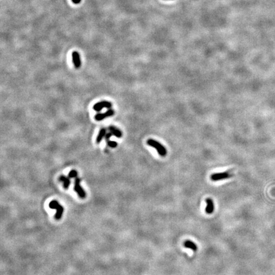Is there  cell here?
Segmentation results:
<instances>
[{
    "mask_svg": "<svg viewBox=\"0 0 275 275\" xmlns=\"http://www.w3.org/2000/svg\"><path fill=\"white\" fill-rule=\"evenodd\" d=\"M146 143H147L148 145L154 148L160 156L165 157L166 155L167 151L166 148L158 141L153 140V139H149V140H148L147 141H146Z\"/></svg>",
    "mask_w": 275,
    "mask_h": 275,
    "instance_id": "6da1fadb",
    "label": "cell"
},
{
    "mask_svg": "<svg viewBox=\"0 0 275 275\" xmlns=\"http://www.w3.org/2000/svg\"><path fill=\"white\" fill-rule=\"evenodd\" d=\"M49 207L51 209L56 210V213L55 215V219L56 220H60L61 219L64 212V208L59 204L58 201L53 200V201L50 202Z\"/></svg>",
    "mask_w": 275,
    "mask_h": 275,
    "instance_id": "7a4b0ae2",
    "label": "cell"
},
{
    "mask_svg": "<svg viewBox=\"0 0 275 275\" xmlns=\"http://www.w3.org/2000/svg\"><path fill=\"white\" fill-rule=\"evenodd\" d=\"M80 178L76 177L75 180V186H74V191H75L78 196H79L80 198L84 199L86 197V194H85V191L82 187L80 186Z\"/></svg>",
    "mask_w": 275,
    "mask_h": 275,
    "instance_id": "3957f363",
    "label": "cell"
},
{
    "mask_svg": "<svg viewBox=\"0 0 275 275\" xmlns=\"http://www.w3.org/2000/svg\"><path fill=\"white\" fill-rule=\"evenodd\" d=\"M231 177H233V174H232L229 171H226V172L217 173L212 174V175L211 176V180L212 181H219L227 179V178H229Z\"/></svg>",
    "mask_w": 275,
    "mask_h": 275,
    "instance_id": "277c9868",
    "label": "cell"
},
{
    "mask_svg": "<svg viewBox=\"0 0 275 275\" xmlns=\"http://www.w3.org/2000/svg\"><path fill=\"white\" fill-rule=\"evenodd\" d=\"M112 106V103L108 101H101L96 103L93 106V109L96 112H100L103 108H110Z\"/></svg>",
    "mask_w": 275,
    "mask_h": 275,
    "instance_id": "5b68a950",
    "label": "cell"
},
{
    "mask_svg": "<svg viewBox=\"0 0 275 275\" xmlns=\"http://www.w3.org/2000/svg\"><path fill=\"white\" fill-rule=\"evenodd\" d=\"M114 114H115V111H114L113 110L110 109V110H107V111L105 112V113H97L94 116V119L96 121H101L106 119V118L113 116Z\"/></svg>",
    "mask_w": 275,
    "mask_h": 275,
    "instance_id": "8992f818",
    "label": "cell"
},
{
    "mask_svg": "<svg viewBox=\"0 0 275 275\" xmlns=\"http://www.w3.org/2000/svg\"><path fill=\"white\" fill-rule=\"evenodd\" d=\"M72 60L75 68L76 69L80 68L81 66V59L79 53L77 51H74L72 53Z\"/></svg>",
    "mask_w": 275,
    "mask_h": 275,
    "instance_id": "52a82bcc",
    "label": "cell"
},
{
    "mask_svg": "<svg viewBox=\"0 0 275 275\" xmlns=\"http://www.w3.org/2000/svg\"><path fill=\"white\" fill-rule=\"evenodd\" d=\"M108 129L110 130V132L111 133L113 136H115L118 138H120L122 136V133L119 129H118L117 127L111 126L108 127Z\"/></svg>",
    "mask_w": 275,
    "mask_h": 275,
    "instance_id": "ba28073f",
    "label": "cell"
},
{
    "mask_svg": "<svg viewBox=\"0 0 275 275\" xmlns=\"http://www.w3.org/2000/svg\"><path fill=\"white\" fill-rule=\"evenodd\" d=\"M206 212L208 214H211L214 211V203L213 201L210 198H208L206 199Z\"/></svg>",
    "mask_w": 275,
    "mask_h": 275,
    "instance_id": "9c48e42d",
    "label": "cell"
},
{
    "mask_svg": "<svg viewBox=\"0 0 275 275\" xmlns=\"http://www.w3.org/2000/svg\"><path fill=\"white\" fill-rule=\"evenodd\" d=\"M106 134V129H105V128H102V129H100L97 137H96V143H98V144L100 143L103 139L105 138Z\"/></svg>",
    "mask_w": 275,
    "mask_h": 275,
    "instance_id": "30bf717a",
    "label": "cell"
},
{
    "mask_svg": "<svg viewBox=\"0 0 275 275\" xmlns=\"http://www.w3.org/2000/svg\"><path fill=\"white\" fill-rule=\"evenodd\" d=\"M70 178L69 177H66L65 176H64V175H62V176H60L59 178V180L60 181H62L63 182V187L64 188H65V189H68L69 187V186L70 185V184H71V182H70Z\"/></svg>",
    "mask_w": 275,
    "mask_h": 275,
    "instance_id": "8fae6325",
    "label": "cell"
},
{
    "mask_svg": "<svg viewBox=\"0 0 275 275\" xmlns=\"http://www.w3.org/2000/svg\"><path fill=\"white\" fill-rule=\"evenodd\" d=\"M184 245V246L185 248H190V249L194 251V252H196V250H197V249H198L197 245H196L195 243L192 242L191 241H189V240L185 241Z\"/></svg>",
    "mask_w": 275,
    "mask_h": 275,
    "instance_id": "7c38bea8",
    "label": "cell"
},
{
    "mask_svg": "<svg viewBox=\"0 0 275 275\" xmlns=\"http://www.w3.org/2000/svg\"><path fill=\"white\" fill-rule=\"evenodd\" d=\"M106 144L107 145H108L109 147L110 148H116L117 146H118V143L115 141H110V140H108V141H106Z\"/></svg>",
    "mask_w": 275,
    "mask_h": 275,
    "instance_id": "4fadbf2b",
    "label": "cell"
},
{
    "mask_svg": "<svg viewBox=\"0 0 275 275\" xmlns=\"http://www.w3.org/2000/svg\"><path fill=\"white\" fill-rule=\"evenodd\" d=\"M78 176V172L75 170H71L70 171V173L68 174V177L70 178H76Z\"/></svg>",
    "mask_w": 275,
    "mask_h": 275,
    "instance_id": "5bb4252c",
    "label": "cell"
},
{
    "mask_svg": "<svg viewBox=\"0 0 275 275\" xmlns=\"http://www.w3.org/2000/svg\"><path fill=\"white\" fill-rule=\"evenodd\" d=\"M112 135H113V134H112L111 133H110H110H106V136H105V140H106V141L110 140V138H111V136H112Z\"/></svg>",
    "mask_w": 275,
    "mask_h": 275,
    "instance_id": "9a60e30c",
    "label": "cell"
},
{
    "mask_svg": "<svg viewBox=\"0 0 275 275\" xmlns=\"http://www.w3.org/2000/svg\"><path fill=\"white\" fill-rule=\"evenodd\" d=\"M71 1H72V2L75 3V4H78V3H80L81 0H71Z\"/></svg>",
    "mask_w": 275,
    "mask_h": 275,
    "instance_id": "2e32d148",
    "label": "cell"
}]
</instances>
